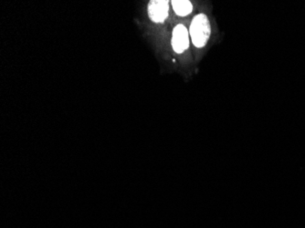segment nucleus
Here are the masks:
<instances>
[{
    "label": "nucleus",
    "instance_id": "2",
    "mask_svg": "<svg viewBox=\"0 0 305 228\" xmlns=\"http://www.w3.org/2000/svg\"><path fill=\"white\" fill-rule=\"evenodd\" d=\"M190 35L188 28L184 24H178L172 31V48L178 54H182L188 51L190 44Z\"/></svg>",
    "mask_w": 305,
    "mask_h": 228
},
{
    "label": "nucleus",
    "instance_id": "3",
    "mask_svg": "<svg viewBox=\"0 0 305 228\" xmlns=\"http://www.w3.org/2000/svg\"><path fill=\"white\" fill-rule=\"evenodd\" d=\"M149 19L155 23H163L169 15V2L168 0H152L148 4Z\"/></svg>",
    "mask_w": 305,
    "mask_h": 228
},
{
    "label": "nucleus",
    "instance_id": "1",
    "mask_svg": "<svg viewBox=\"0 0 305 228\" xmlns=\"http://www.w3.org/2000/svg\"><path fill=\"white\" fill-rule=\"evenodd\" d=\"M190 40L196 48H204L211 36V25L208 16L199 13L195 16L189 27Z\"/></svg>",
    "mask_w": 305,
    "mask_h": 228
},
{
    "label": "nucleus",
    "instance_id": "4",
    "mask_svg": "<svg viewBox=\"0 0 305 228\" xmlns=\"http://www.w3.org/2000/svg\"><path fill=\"white\" fill-rule=\"evenodd\" d=\"M173 11L178 17L185 18L190 15L193 11V5L188 0H173L171 2Z\"/></svg>",
    "mask_w": 305,
    "mask_h": 228
}]
</instances>
